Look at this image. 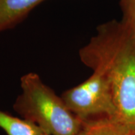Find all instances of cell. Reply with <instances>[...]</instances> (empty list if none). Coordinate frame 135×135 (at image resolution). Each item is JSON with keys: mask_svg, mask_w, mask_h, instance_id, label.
<instances>
[{"mask_svg": "<svg viewBox=\"0 0 135 135\" xmlns=\"http://www.w3.org/2000/svg\"><path fill=\"white\" fill-rule=\"evenodd\" d=\"M77 135H135V131L110 117L83 121Z\"/></svg>", "mask_w": 135, "mask_h": 135, "instance_id": "5", "label": "cell"}, {"mask_svg": "<svg viewBox=\"0 0 135 135\" xmlns=\"http://www.w3.org/2000/svg\"><path fill=\"white\" fill-rule=\"evenodd\" d=\"M0 128L7 135H41L43 131L33 123L0 110Z\"/></svg>", "mask_w": 135, "mask_h": 135, "instance_id": "6", "label": "cell"}, {"mask_svg": "<svg viewBox=\"0 0 135 135\" xmlns=\"http://www.w3.org/2000/svg\"><path fill=\"white\" fill-rule=\"evenodd\" d=\"M21 93L13 105L22 119L33 123L48 135H77L83 121L69 110L62 97L29 72L20 78Z\"/></svg>", "mask_w": 135, "mask_h": 135, "instance_id": "2", "label": "cell"}, {"mask_svg": "<svg viewBox=\"0 0 135 135\" xmlns=\"http://www.w3.org/2000/svg\"><path fill=\"white\" fill-rule=\"evenodd\" d=\"M62 98L69 110L83 121L101 117L116 119L110 87L98 74L93 72L86 80L66 90Z\"/></svg>", "mask_w": 135, "mask_h": 135, "instance_id": "3", "label": "cell"}, {"mask_svg": "<svg viewBox=\"0 0 135 135\" xmlns=\"http://www.w3.org/2000/svg\"><path fill=\"white\" fill-rule=\"evenodd\" d=\"M44 0H0V33L21 21Z\"/></svg>", "mask_w": 135, "mask_h": 135, "instance_id": "4", "label": "cell"}, {"mask_svg": "<svg viewBox=\"0 0 135 135\" xmlns=\"http://www.w3.org/2000/svg\"><path fill=\"white\" fill-rule=\"evenodd\" d=\"M80 59L108 83L116 120L135 131V32L122 20H112L80 50Z\"/></svg>", "mask_w": 135, "mask_h": 135, "instance_id": "1", "label": "cell"}, {"mask_svg": "<svg viewBox=\"0 0 135 135\" xmlns=\"http://www.w3.org/2000/svg\"><path fill=\"white\" fill-rule=\"evenodd\" d=\"M122 21L135 32V0H120Z\"/></svg>", "mask_w": 135, "mask_h": 135, "instance_id": "7", "label": "cell"}, {"mask_svg": "<svg viewBox=\"0 0 135 135\" xmlns=\"http://www.w3.org/2000/svg\"><path fill=\"white\" fill-rule=\"evenodd\" d=\"M41 135H48V134H44V133L43 132V133H42V134H41Z\"/></svg>", "mask_w": 135, "mask_h": 135, "instance_id": "8", "label": "cell"}]
</instances>
